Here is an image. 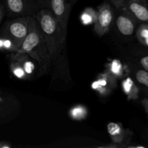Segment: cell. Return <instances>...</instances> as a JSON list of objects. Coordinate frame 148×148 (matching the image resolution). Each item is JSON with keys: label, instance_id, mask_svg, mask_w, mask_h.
Returning a JSON list of instances; mask_svg holds the SVG:
<instances>
[{"label": "cell", "instance_id": "obj_1", "mask_svg": "<svg viewBox=\"0 0 148 148\" xmlns=\"http://www.w3.org/2000/svg\"><path fill=\"white\" fill-rule=\"evenodd\" d=\"M35 17L38 22L43 33L52 66L57 64L63 53L66 37L62 33L57 20L49 8L39 10Z\"/></svg>", "mask_w": 148, "mask_h": 148}, {"label": "cell", "instance_id": "obj_2", "mask_svg": "<svg viewBox=\"0 0 148 148\" xmlns=\"http://www.w3.org/2000/svg\"><path fill=\"white\" fill-rule=\"evenodd\" d=\"M18 52L27 53L37 62L40 75L47 74L52 67L51 59L43 33L38 22L33 16L30 20V32Z\"/></svg>", "mask_w": 148, "mask_h": 148}, {"label": "cell", "instance_id": "obj_3", "mask_svg": "<svg viewBox=\"0 0 148 148\" xmlns=\"http://www.w3.org/2000/svg\"><path fill=\"white\" fill-rule=\"evenodd\" d=\"M32 17V15L17 17L7 21L0 30V36H5L12 39L20 50L30 32Z\"/></svg>", "mask_w": 148, "mask_h": 148}, {"label": "cell", "instance_id": "obj_4", "mask_svg": "<svg viewBox=\"0 0 148 148\" xmlns=\"http://www.w3.org/2000/svg\"><path fill=\"white\" fill-rule=\"evenodd\" d=\"M114 21V9L108 1H104L98 7L96 22L94 24V31L98 36H104L110 31Z\"/></svg>", "mask_w": 148, "mask_h": 148}, {"label": "cell", "instance_id": "obj_5", "mask_svg": "<svg viewBox=\"0 0 148 148\" xmlns=\"http://www.w3.org/2000/svg\"><path fill=\"white\" fill-rule=\"evenodd\" d=\"M71 7V4L66 0H49V9L57 20L62 33L66 37Z\"/></svg>", "mask_w": 148, "mask_h": 148}, {"label": "cell", "instance_id": "obj_6", "mask_svg": "<svg viewBox=\"0 0 148 148\" xmlns=\"http://www.w3.org/2000/svg\"><path fill=\"white\" fill-rule=\"evenodd\" d=\"M3 5L11 17L32 15L36 10L34 0H2Z\"/></svg>", "mask_w": 148, "mask_h": 148}, {"label": "cell", "instance_id": "obj_7", "mask_svg": "<svg viewBox=\"0 0 148 148\" xmlns=\"http://www.w3.org/2000/svg\"><path fill=\"white\" fill-rule=\"evenodd\" d=\"M117 79L106 69L99 74L97 79L92 82L91 88L101 97H106L111 93L116 87Z\"/></svg>", "mask_w": 148, "mask_h": 148}, {"label": "cell", "instance_id": "obj_8", "mask_svg": "<svg viewBox=\"0 0 148 148\" xmlns=\"http://www.w3.org/2000/svg\"><path fill=\"white\" fill-rule=\"evenodd\" d=\"M124 9L138 23H148V2L147 0H126Z\"/></svg>", "mask_w": 148, "mask_h": 148}, {"label": "cell", "instance_id": "obj_9", "mask_svg": "<svg viewBox=\"0 0 148 148\" xmlns=\"http://www.w3.org/2000/svg\"><path fill=\"white\" fill-rule=\"evenodd\" d=\"M107 131L109 134L112 143L119 147H125L132 136V133L129 130H126L120 123L111 122L107 125Z\"/></svg>", "mask_w": 148, "mask_h": 148}, {"label": "cell", "instance_id": "obj_10", "mask_svg": "<svg viewBox=\"0 0 148 148\" xmlns=\"http://www.w3.org/2000/svg\"><path fill=\"white\" fill-rule=\"evenodd\" d=\"M121 12L116 20V25L121 34L130 36L134 33L136 24L138 22L124 8L121 9Z\"/></svg>", "mask_w": 148, "mask_h": 148}, {"label": "cell", "instance_id": "obj_11", "mask_svg": "<svg viewBox=\"0 0 148 148\" xmlns=\"http://www.w3.org/2000/svg\"><path fill=\"white\" fill-rule=\"evenodd\" d=\"M10 59L13 60H16L21 64L22 66L24 68L26 73L30 76L34 72L36 69V65L33 62L32 59L27 53H23V52H13L10 55Z\"/></svg>", "mask_w": 148, "mask_h": 148}, {"label": "cell", "instance_id": "obj_12", "mask_svg": "<svg viewBox=\"0 0 148 148\" xmlns=\"http://www.w3.org/2000/svg\"><path fill=\"white\" fill-rule=\"evenodd\" d=\"M121 88L128 100L135 101L138 99L140 95V89L132 78L128 77L123 79L121 82Z\"/></svg>", "mask_w": 148, "mask_h": 148}, {"label": "cell", "instance_id": "obj_13", "mask_svg": "<svg viewBox=\"0 0 148 148\" xmlns=\"http://www.w3.org/2000/svg\"><path fill=\"white\" fill-rule=\"evenodd\" d=\"M106 70L117 79H120L124 77V66L120 60L117 59H112L106 64Z\"/></svg>", "mask_w": 148, "mask_h": 148}, {"label": "cell", "instance_id": "obj_14", "mask_svg": "<svg viewBox=\"0 0 148 148\" xmlns=\"http://www.w3.org/2000/svg\"><path fill=\"white\" fill-rule=\"evenodd\" d=\"M80 21L84 25H94L97 19V10L92 7H86L80 14Z\"/></svg>", "mask_w": 148, "mask_h": 148}, {"label": "cell", "instance_id": "obj_15", "mask_svg": "<svg viewBox=\"0 0 148 148\" xmlns=\"http://www.w3.org/2000/svg\"><path fill=\"white\" fill-rule=\"evenodd\" d=\"M10 66L12 75L17 79H27L29 78V75L26 73L21 64L17 61L11 59V63H10Z\"/></svg>", "mask_w": 148, "mask_h": 148}, {"label": "cell", "instance_id": "obj_16", "mask_svg": "<svg viewBox=\"0 0 148 148\" xmlns=\"http://www.w3.org/2000/svg\"><path fill=\"white\" fill-rule=\"evenodd\" d=\"M69 115L73 120L82 121L88 116V109L82 105H77L72 107L69 111Z\"/></svg>", "mask_w": 148, "mask_h": 148}, {"label": "cell", "instance_id": "obj_17", "mask_svg": "<svg viewBox=\"0 0 148 148\" xmlns=\"http://www.w3.org/2000/svg\"><path fill=\"white\" fill-rule=\"evenodd\" d=\"M136 37L140 44L148 48V23H143L140 25L136 31Z\"/></svg>", "mask_w": 148, "mask_h": 148}, {"label": "cell", "instance_id": "obj_18", "mask_svg": "<svg viewBox=\"0 0 148 148\" xmlns=\"http://www.w3.org/2000/svg\"><path fill=\"white\" fill-rule=\"evenodd\" d=\"M0 51L13 53L18 51L19 49L12 39L5 36H0Z\"/></svg>", "mask_w": 148, "mask_h": 148}, {"label": "cell", "instance_id": "obj_19", "mask_svg": "<svg viewBox=\"0 0 148 148\" xmlns=\"http://www.w3.org/2000/svg\"><path fill=\"white\" fill-rule=\"evenodd\" d=\"M135 78L139 84L144 87L148 92V71L140 69L136 71Z\"/></svg>", "mask_w": 148, "mask_h": 148}, {"label": "cell", "instance_id": "obj_20", "mask_svg": "<svg viewBox=\"0 0 148 148\" xmlns=\"http://www.w3.org/2000/svg\"><path fill=\"white\" fill-rule=\"evenodd\" d=\"M109 1L116 10H121L124 7L126 0H109Z\"/></svg>", "mask_w": 148, "mask_h": 148}, {"label": "cell", "instance_id": "obj_21", "mask_svg": "<svg viewBox=\"0 0 148 148\" xmlns=\"http://www.w3.org/2000/svg\"><path fill=\"white\" fill-rule=\"evenodd\" d=\"M140 64L143 69L148 71V54L145 55L140 58Z\"/></svg>", "mask_w": 148, "mask_h": 148}, {"label": "cell", "instance_id": "obj_22", "mask_svg": "<svg viewBox=\"0 0 148 148\" xmlns=\"http://www.w3.org/2000/svg\"><path fill=\"white\" fill-rule=\"evenodd\" d=\"M12 145L7 142H0V148H10Z\"/></svg>", "mask_w": 148, "mask_h": 148}, {"label": "cell", "instance_id": "obj_23", "mask_svg": "<svg viewBox=\"0 0 148 148\" xmlns=\"http://www.w3.org/2000/svg\"><path fill=\"white\" fill-rule=\"evenodd\" d=\"M4 9L5 8H4V5H0V24H1L3 17H4Z\"/></svg>", "mask_w": 148, "mask_h": 148}]
</instances>
